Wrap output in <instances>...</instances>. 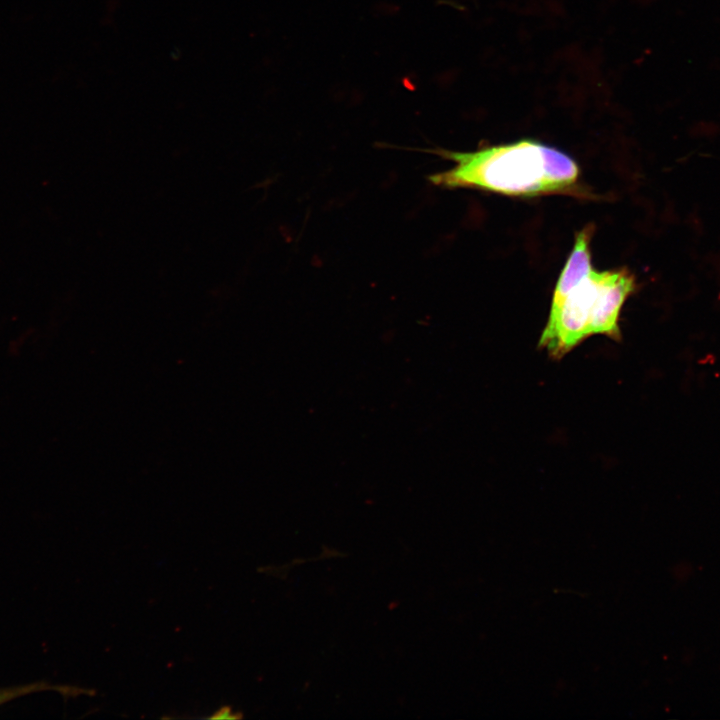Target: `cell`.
<instances>
[{
    "label": "cell",
    "mask_w": 720,
    "mask_h": 720,
    "mask_svg": "<svg viewBox=\"0 0 720 720\" xmlns=\"http://www.w3.org/2000/svg\"><path fill=\"white\" fill-rule=\"evenodd\" d=\"M594 225L583 227L556 282L539 347L561 358L585 339L621 338L619 320L636 279L627 268L597 270L592 262Z\"/></svg>",
    "instance_id": "obj_1"
},
{
    "label": "cell",
    "mask_w": 720,
    "mask_h": 720,
    "mask_svg": "<svg viewBox=\"0 0 720 720\" xmlns=\"http://www.w3.org/2000/svg\"><path fill=\"white\" fill-rule=\"evenodd\" d=\"M454 165L432 174L442 188H470L507 196L534 197L577 193L580 170L559 149L525 139L475 151L431 150Z\"/></svg>",
    "instance_id": "obj_2"
},
{
    "label": "cell",
    "mask_w": 720,
    "mask_h": 720,
    "mask_svg": "<svg viewBox=\"0 0 720 720\" xmlns=\"http://www.w3.org/2000/svg\"><path fill=\"white\" fill-rule=\"evenodd\" d=\"M43 691H56L64 695H77L81 692H85L74 687L54 685L46 681H35L32 683L0 688V706L18 698Z\"/></svg>",
    "instance_id": "obj_3"
},
{
    "label": "cell",
    "mask_w": 720,
    "mask_h": 720,
    "mask_svg": "<svg viewBox=\"0 0 720 720\" xmlns=\"http://www.w3.org/2000/svg\"><path fill=\"white\" fill-rule=\"evenodd\" d=\"M239 714H234V712L231 710L230 707H222L218 711H216L211 718L212 719H235L238 718Z\"/></svg>",
    "instance_id": "obj_4"
}]
</instances>
